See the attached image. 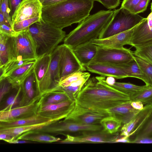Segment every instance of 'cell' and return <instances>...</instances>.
<instances>
[{"instance_id":"cell-39","label":"cell","mask_w":152,"mask_h":152,"mask_svg":"<svg viewBox=\"0 0 152 152\" xmlns=\"http://www.w3.org/2000/svg\"><path fill=\"white\" fill-rule=\"evenodd\" d=\"M85 72L79 71L69 75L61 79L59 84V87H64L68 86L71 83L80 78Z\"/></svg>"},{"instance_id":"cell-26","label":"cell","mask_w":152,"mask_h":152,"mask_svg":"<svg viewBox=\"0 0 152 152\" xmlns=\"http://www.w3.org/2000/svg\"><path fill=\"white\" fill-rule=\"evenodd\" d=\"M36 81L34 73H33L25 80L21 86L22 95L19 106H22L29 104L34 97L35 91L34 85Z\"/></svg>"},{"instance_id":"cell-31","label":"cell","mask_w":152,"mask_h":152,"mask_svg":"<svg viewBox=\"0 0 152 152\" xmlns=\"http://www.w3.org/2000/svg\"><path fill=\"white\" fill-rule=\"evenodd\" d=\"M134 59L138 65L143 74L145 85L152 87V63L133 54Z\"/></svg>"},{"instance_id":"cell-29","label":"cell","mask_w":152,"mask_h":152,"mask_svg":"<svg viewBox=\"0 0 152 152\" xmlns=\"http://www.w3.org/2000/svg\"><path fill=\"white\" fill-rule=\"evenodd\" d=\"M51 59V54L44 55L38 57L34 71L36 81V88L48 69Z\"/></svg>"},{"instance_id":"cell-10","label":"cell","mask_w":152,"mask_h":152,"mask_svg":"<svg viewBox=\"0 0 152 152\" xmlns=\"http://www.w3.org/2000/svg\"><path fill=\"white\" fill-rule=\"evenodd\" d=\"M42 95L35 96L28 104L0 111V122H9L28 117L38 113Z\"/></svg>"},{"instance_id":"cell-52","label":"cell","mask_w":152,"mask_h":152,"mask_svg":"<svg viewBox=\"0 0 152 152\" xmlns=\"http://www.w3.org/2000/svg\"><path fill=\"white\" fill-rule=\"evenodd\" d=\"M2 24L7 25L12 28V26L9 21L6 18L4 15L0 12V25Z\"/></svg>"},{"instance_id":"cell-44","label":"cell","mask_w":152,"mask_h":152,"mask_svg":"<svg viewBox=\"0 0 152 152\" xmlns=\"http://www.w3.org/2000/svg\"><path fill=\"white\" fill-rule=\"evenodd\" d=\"M101 3L107 9H115L120 4V0H95Z\"/></svg>"},{"instance_id":"cell-23","label":"cell","mask_w":152,"mask_h":152,"mask_svg":"<svg viewBox=\"0 0 152 152\" xmlns=\"http://www.w3.org/2000/svg\"><path fill=\"white\" fill-rule=\"evenodd\" d=\"M16 139L48 143L58 142L62 140L60 138L56 137L49 134L40 132L38 130H31L25 132L18 136Z\"/></svg>"},{"instance_id":"cell-5","label":"cell","mask_w":152,"mask_h":152,"mask_svg":"<svg viewBox=\"0 0 152 152\" xmlns=\"http://www.w3.org/2000/svg\"><path fill=\"white\" fill-rule=\"evenodd\" d=\"M145 18L121 7L115 10L112 20L98 38H106L130 29Z\"/></svg>"},{"instance_id":"cell-47","label":"cell","mask_w":152,"mask_h":152,"mask_svg":"<svg viewBox=\"0 0 152 152\" xmlns=\"http://www.w3.org/2000/svg\"><path fill=\"white\" fill-rule=\"evenodd\" d=\"M23 0H8L9 7L10 10V16L11 18L17 8Z\"/></svg>"},{"instance_id":"cell-25","label":"cell","mask_w":152,"mask_h":152,"mask_svg":"<svg viewBox=\"0 0 152 152\" xmlns=\"http://www.w3.org/2000/svg\"><path fill=\"white\" fill-rule=\"evenodd\" d=\"M69 99H71L68 94L58 87L42 95L40 106L56 104Z\"/></svg>"},{"instance_id":"cell-12","label":"cell","mask_w":152,"mask_h":152,"mask_svg":"<svg viewBox=\"0 0 152 152\" xmlns=\"http://www.w3.org/2000/svg\"><path fill=\"white\" fill-rule=\"evenodd\" d=\"M60 53L59 66L61 80L75 72L86 69L77 59L72 49L63 44L57 46Z\"/></svg>"},{"instance_id":"cell-32","label":"cell","mask_w":152,"mask_h":152,"mask_svg":"<svg viewBox=\"0 0 152 152\" xmlns=\"http://www.w3.org/2000/svg\"><path fill=\"white\" fill-rule=\"evenodd\" d=\"M122 124L118 119L109 116L103 118L99 124L105 132L109 134H114L117 133Z\"/></svg>"},{"instance_id":"cell-57","label":"cell","mask_w":152,"mask_h":152,"mask_svg":"<svg viewBox=\"0 0 152 152\" xmlns=\"http://www.w3.org/2000/svg\"></svg>"},{"instance_id":"cell-17","label":"cell","mask_w":152,"mask_h":152,"mask_svg":"<svg viewBox=\"0 0 152 152\" xmlns=\"http://www.w3.org/2000/svg\"><path fill=\"white\" fill-rule=\"evenodd\" d=\"M152 111V103L146 104L129 122L124 124L120 135L131 137L139 130Z\"/></svg>"},{"instance_id":"cell-56","label":"cell","mask_w":152,"mask_h":152,"mask_svg":"<svg viewBox=\"0 0 152 152\" xmlns=\"http://www.w3.org/2000/svg\"><path fill=\"white\" fill-rule=\"evenodd\" d=\"M151 12H152V3H151Z\"/></svg>"},{"instance_id":"cell-21","label":"cell","mask_w":152,"mask_h":152,"mask_svg":"<svg viewBox=\"0 0 152 152\" xmlns=\"http://www.w3.org/2000/svg\"><path fill=\"white\" fill-rule=\"evenodd\" d=\"M38 58L35 61L18 69L6 77L12 85L13 89L18 88L22 85L26 78L34 72Z\"/></svg>"},{"instance_id":"cell-13","label":"cell","mask_w":152,"mask_h":152,"mask_svg":"<svg viewBox=\"0 0 152 152\" xmlns=\"http://www.w3.org/2000/svg\"><path fill=\"white\" fill-rule=\"evenodd\" d=\"M109 116L106 111L88 109L76 103L73 110L64 119L86 124H98L103 118Z\"/></svg>"},{"instance_id":"cell-4","label":"cell","mask_w":152,"mask_h":152,"mask_svg":"<svg viewBox=\"0 0 152 152\" xmlns=\"http://www.w3.org/2000/svg\"><path fill=\"white\" fill-rule=\"evenodd\" d=\"M29 31L36 44L38 57L51 54L66 35L62 29L50 25L42 18L30 26Z\"/></svg>"},{"instance_id":"cell-43","label":"cell","mask_w":152,"mask_h":152,"mask_svg":"<svg viewBox=\"0 0 152 152\" xmlns=\"http://www.w3.org/2000/svg\"><path fill=\"white\" fill-rule=\"evenodd\" d=\"M141 0H123L121 7L132 13V11Z\"/></svg>"},{"instance_id":"cell-37","label":"cell","mask_w":152,"mask_h":152,"mask_svg":"<svg viewBox=\"0 0 152 152\" xmlns=\"http://www.w3.org/2000/svg\"><path fill=\"white\" fill-rule=\"evenodd\" d=\"M42 18L37 17L13 23L12 28L16 32L28 30L30 26L40 20Z\"/></svg>"},{"instance_id":"cell-6","label":"cell","mask_w":152,"mask_h":152,"mask_svg":"<svg viewBox=\"0 0 152 152\" xmlns=\"http://www.w3.org/2000/svg\"><path fill=\"white\" fill-rule=\"evenodd\" d=\"M10 60L18 57L23 59H36L39 57L36 44L29 31L18 32L10 38Z\"/></svg>"},{"instance_id":"cell-51","label":"cell","mask_w":152,"mask_h":152,"mask_svg":"<svg viewBox=\"0 0 152 152\" xmlns=\"http://www.w3.org/2000/svg\"><path fill=\"white\" fill-rule=\"evenodd\" d=\"M131 140L129 137L121 135L115 141V143H131Z\"/></svg>"},{"instance_id":"cell-8","label":"cell","mask_w":152,"mask_h":152,"mask_svg":"<svg viewBox=\"0 0 152 152\" xmlns=\"http://www.w3.org/2000/svg\"><path fill=\"white\" fill-rule=\"evenodd\" d=\"M49 67L36 88V95H42L59 87L61 80L59 66L60 53L57 47L51 54Z\"/></svg>"},{"instance_id":"cell-24","label":"cell","mask_w":152,"mask_h":152,"mask_svg":"<svg viewBox=\"0 0 152 152\" xmlns=\"http://www.w3.org/2000/svg\"><path fill=\"white\" fill-rule=\"evenodd\" d=\"M58 121L53 120L44 123L20 126L0 128V132L9 134L14 138V140L21 134L26 132L41 129L44 127Z\"/></svg>"},{"instance_id":"cell-34","label":"cell","mask_w":152,"mask_h":152,"mask_svg":"<svg viewBox=\"0 0 152 152\" xmlns=\"http://www.w3.org/2000/svg\"><path fill=\"white\" fill-rule=\"evenodd\" d=\"M118 65L123 69L128 77L137 78L144 82L143 74L138 65L134 59L126 63Z\"/></svg>"},{"instance_id":"cell-40","label":"cell","mask_w":152,"mask_h":152,"mask_svg":"<svg viewBox=\"0 0 152 152\" xmlns=\"http://www.w3.org/2000/svg\"><path fill=\"white\" fill-rule=\"evenodd\" d=\"M21 91V86L17 89L16 94L10 96L8 98L6 102V107L1 110H6L11 109L14 106L19 104L20 100H19V96Z\"/></svg>"},{"instance_id":"cell-7","label":"cell","mask_w":152,"mask_h":152,"mask_svg":"<svg viewBox=\"0 0 152 152\" xmlns=\"http://www.w3.org/2000/svg\"><path fill=\"white\" fill-rule=\"evenodd\" d=\"M133 59V52L129 49L124 47L117 48L97 46L96 54L89 64L119 65L126 63Z\"/></svg>"},{"instance_id":"cell-53","label":"cell","mask_w":152,"mask_h":152,"mask_svg":"<svg viewBox=\"0 0 152 152\" xmlns=\"http://www.w3.org/2000/svg\"><path fill=\"white\" fill-rule=\"evenodd\" d=\"M61 0H45L42 4L43 6L50 5L56 3Z\"/></svg>"},{"instance_id":"cell-15","label":"cell","mask_w":152,"mask_h":152,"mask_svg":"<svg viewBox=\"0 0 152 152\" xmlns=\"http://www.w3.org/2000/svg\"><path fill=\"white\" fill-rule=\"evenodd\" d=\"M75 104V101L69 99L56 104L40 106L38 113L51 120H60L68 115Z\"/></svg>"},{"instance_id":"cell-55","label":"cell","mask_w":152,"mask_h":152,"mask_svg":"<svg viewBox=\"0 0 152 152\" xmlns=\"http://www.w3.org/2000/svg\"><path fill=\"white\" fill-rule=\"evenodd\" d=\"M29 142H30L28 141L16 139L10 142L9 143L11 144L25 143H29Z\"/></svg>"},{"instance_id":"cell-11","label":"cell","mask_w":152,"mask_h":152,"mask_svg":"<svg viewBox=\"0 0 152 152\" xmlns=\"http://www.w3.org/2000/svg\"><path fill=\"white\" fill-rule=\"evenodd\" d=\"M82 133L81 134L77 136L65 134L66 138L58 142L64 144L115 143V140L120 137L117 133L109 134L102 129L98 131H86Z\"/></svg>"},{"instance_id":"cell-42","label":"cell","mask_w":152,"mask_h":152,"mask_svg":"<svg viewBox=\"0 0 152 152\" xmlns=\"http://www.w3.org/2000/svg\"><path fill=\"white\" fill-rule=\"evenodd\" d=\"M0 100L1 102L4 96L13 89L12 85L6 78L0 80Z\"/></svg>"},{"instance_id":"cell-30","label":"cell","mask_w":152,"mask_h":152,"mask_svg":"<svg viewBox=\"0 0 152 152\" xmlns=\"http://www.w3.org/2000/svg\"><path fill=\"white\" fill-rule=\"evenodd\" d=\"M111 86L127 95L131 98L138 94L149 86L146 85L138 86L129 83L116 82Z\"/></svg>"},{"instance_id":"cell-38","label":"cell","mask_w":152,"mask_h":152,"mask_svg":"<svg viewBox=\"0 0 152 152\" xmlns=\"http://www.w3.org/2000/svg\"><path fill=\"white\" fill-rule=\"evenodd\" d=\"M134 54L152 63V44L136 48Z\"/></svg>"},{"instance_id":"cell-48","label":"cell","mask_w":152,"mask_h":152,"mask_svg":"<svg viewBox=\"0 0 152 152\" xmlns=\"http://www.w3.org/2000/svg\"><path fill=\"white\" fill-rule=\"evenodd\" d=\"M131 143H152V133L143 137L133 140Z\"/></svg>"},{"instance_id":"cell-35","label":"cell","mask_w":152,"mask_h":152,"mask_svg":"<svg viewBox=\"0 0 152 152\" xmlns=\"http://www.w3.org/2000/svg\"><path fill=\"white\" fill-rule=\"evenodd\" d=\"M152 133V111L141 128L133 136L130 137L131 141L134 139L146 136Z\"/></svg>"},{"instance_id":"cell-2","label":"cell","mask_w":152,"mask_h":152,"mask_svg":"<svg viewBox=\"0 0 152 152\" xmlns=\"http://www.w3.org/2000/svg\"><path fill=\"white\" fill-rule=\"evenodd\" d=\"M95 0H61L43 6L41 18L57 28H63L79 23L90 15Z\"/></svg>"},{"instance_id":"cell-16","label":"cell","mask_w":152,"mask_h":152,"mask_svg":"<svg viewBox=\"0 0 152 152\" xmlns=\"http://www.w3.org/2000/svg\"><path fill=\"white\" fill-rule=\"evenodd\" d=\"M42 7L39 0H23L17 8L11 18L12 24L33 18H41Z\"/></svg>"},{"instance_id":"cell-33","label":"cell","mask_w":152,"mask_h":152,"mask_svg":"<svg viewBox=\"0 0 152 152\" xmlns=\"http://www.w3.org/2000/svg\"><path fill=\"white\" fill-rule=\"evenodd\" d=\"M10 37L0 33V67L3 66L9 61Z\"/></svg>"},{"instance_id":"cell-20","label":"cell","mask_w":152,"mask_h":152,"mask_svg":"<svg viewBox=\"0 0 152 152\" xmlns=\"http://www.w3.org/2000/svg\"><path fill=\"white\" fill-rule=\"evenodd\" d=\"M131 100L105 110L109 116L113 117L124 124L129 122L140 110L134 109Z\"/></svg>"},{"instance_id":"cell-22","label":"cell","mask_w":152,"mask_h":152,"mask_svg":"<svg viewBox=\"0 0 152 152\" xmlns=\"http://www.w3.org/2000/svg\"><path fill=\"white\" fill-rule=\"evenodd\" d=\"M72 49L79 61L85 67L95 56L97 46L89 41L77 45Z\"/></svg>"},{"instance_id":"cell-14","label":"cell","mask_w":152,"mask_h":152,"mask_svg":"<svg viewBox=\"0 0 152 152\" xmlns=\"http://www.w3.org/2000/svg\"><path fill=\"white\" fill-rule=\"evenodd\" d=\"M152 44V12L136 26L133 31L130 45L135 48Z\"/></svg>"},{"instance_id":"cell-3","label":"cell","mask_w":152,"mask_h":152,"mask_svg":"<svg viewBox=\"0 0 152 152\" xmlns=\"http://www.w3.org/2000/svg\"><path fill=\"white\" fill-rule=\"evenodd\" d=\"M114 10H101L89 15L66 35L64 44L71 49L79 44L98 38L112 20Z\"/></svg>"},{"instance_id":"cell-46","label":"cell","mask_w":152,"mask_h":152,"mask_svg":"<svg viewBox=\"0 0 152 152\" xmlns=\"http://www.w3.org/2000/svg\"><path fill=\"white\" fill-rule=\"evenodd\" d=\"M0 33L10 37L14 36L17 33L12 27L4 24L0 25Z\"/></svg>"},{"instance_id":"cell-45","label":"cell","mask_w":152,"mask_h":152,"mask_svg":"<svg viewBox=\"0 0 152 152\" xmlns=\"http://www.w3.org/2000/svg\"><path fill=\"white\" fill-rule=\"evenodd\" d=\"M150 0H141L132 12L134 14L144 12L147 9Z\"/></svg>"},{"instance_id":"cell-9","label":"cell","mask_w":152,"mask_h":152,"mask_svg":"<svg viewBox=\"0 0 152 152\" xmlns=\"http://www.w3.org/2000/svg\"><path fill=\"white\" fill-rule=\"evenodd\" d=\"M60 120L54 122L38 130L49 134L64 135L65 133L96 131L102 129V127L100 124H86L69 120Z\"/></svg>"},{"instance_id":"cell-18","label":"cell","mask_w":152,"mask_h":152,"mask_svg":"<svg viewBox=\"0 0 152 152\" xmlns=\"http://www.w3.org/2000/svg\"><path fill=\"white\" fill-rule=\"evenodd\" d=\"M135 26L129 30L104 38H96L90 41L96 46L117 48H122L129 45Z\"/></svg>"},{"instance_id":"cell-27","label":"cell","mask_w":152,"mask_h":152,"mask_svg":"<svg viewBox=\"0 0 152 152\" xmlns=\"http://www.w3.org/2000/svg\"><path fill=\"white\" fill-rule=\"evenodd\" d=\"M53 120L39 113L26 118L9 122H0V128L20 126L39 124ZM57 121V120H56Z\"/></svg>"},{"instance_id":"cell-28","label":"cell","mask_w":152,"mask_h":152,"mask_svg":"<svg viewBox=\"0 0 152 152\" xmlns=\"http://www.w3.org/2000/svg\"><path fill=\"white\" fill-rule=\"evenodd\" d=\"M37 59H25L20 57L12 59L3 66L0 67V80L6 78L13 72L20 67L32 63Z\"/></svg>"},{"instance_id":"cell-19","label":"cell","mask_w":152,"mask_h":152,"mask_svg":"<svg viewBox=\"0 0 152 152\" xmlns=\"http://www.w3.org/2000/svg\"><path fill=\"white\" fill-rule=\"evenodd\" d=\"M85 67L88 71L102 76L113 77L117 79L128 77L124 70L118 65L93 63L88 64Z\"/></svg>"},{"instance_id":"cell-50","label":"cell","mask_w":152,"mask_h":152,"mask_svg":"<svg viewBox=\"0 0 152 152\" xmlns=\"http://www.w3.org/2000/svg\"><path fill=\"white\" fill-rule=\"evenodd\" d=\"M131 104L134 109L139 110H142L144 107L142 103L138 101H132L131 100Z\"/></svg>"},{"instance_id":"cell-49","label":"cell","mask_w":152,"mask_h":152,"mask_svg":"<svg viewBox=\"0 0 152 152\" xmlns=\"http://www.w3.org/2000/svg\"><path fill=\"white\" fill-rule=\"evenodd\" d=\"M0 140L9 143L14 140V138L11 135L4 133L0 132Z\"/></svg>"},{"instance_id":"cell-36","label":"cell","mask_w":152,"mask_h":152,"mask_svg":"<svg viewBox=\"0 0 152 152\" xmlns=\"http://www.w3.org/2000/svg\"><path fill=\"white\" fill-rule=\"evenodd\" d=\"M130 99L132 101H140L143 105L152 103V87L148 86Z\"/></svg>"},{"instance_id":"cell-1","label":"cell","mask_w":152,"mask_h":152,"mask_svg":"<svg viewBox=\"0 0 152 152\" xmlns=\"http://www.w3.org/2000/svg\"><path fill=\"white\" fill-rule=\"evenodd\" d=\"M105 76L89 79L78 94L76 104L88 109L105 111L131 100L127 95L107 84Z\"/></svg>"},{"instance_id":"cell-41","label":"cell","mask_w":152,"mask_h":152,"mask_svg":"<svg viewBox=\"0 0 152 152\" xmlns=\"http://www.w3.org/2000/svg\"><path fill=\"white\" fill-rule=\"evenodd\" d=\"M0 4V12H1L9 21L12 27V23L10 16V10L8 0H1Z\"/></svg>"},{"instance_id":"cell-54","label":"cell","mask_w":152,"mask_h":152,"mask_svg":"<svg viewBox=\"0 0 152 152\" xmlns=\"http://www.w3.org/2000/svg\"><path fill=\"white\" fill-rule=\"evenodd\" d=\"M115 78L113 77L108 76L105 79L107 84L110 86H113L116 82Z\"/></svg>"}]
</instances>
